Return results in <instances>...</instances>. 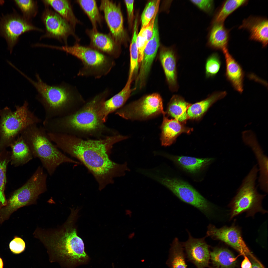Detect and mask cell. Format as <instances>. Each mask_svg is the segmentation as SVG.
<instances>
[{"label": "cell", "mask_w": 268, "mask_h": 268, "mask_svg": "<svg viewBox=\"0 0 268 268\" xmlns=\"http://www.w3.org/2000/svg\"><path fill=\"white\" fill-rule=\"evenodd\" d=\"M257 171L255 166L244 179L231 203V219L245 212L248 216H253L258 212L266 213L261 204L264 196L259 194L255 187Z\"/></svg>", "instance_id": "9c48e42d"}, {"label": "cell", "mask_w": 268, "mask_h": 268, "mask_svg": "<svg viewBox=\"0 0 268 268\" xmlns=\"http://www.w3.org/2000/svg\"><path fill=\"white\" fill-rule=\"evenodd\" d=\"M199 8L208 13L212 12L213 8V1L211 0H191Z\"/></svg>", "instance_id": "ab89813d"}, {"label": "cell", "mask_w": 268, "mask_h": 268, "mask_svg": "<svg viewBox=\"0 0 268 268\" xmlns=\"http://www.w3.org/2000/svg\"><path fill=\"white\" fill-rule=\"evenodd\" d=\"M252 265V268H265L261 263L257 260H255L250 258Z\"/></svg>", "instance_id": "ee69618b"}, {"label": "cell", "mask_w": 268, "mask_h": 268, "mask_svg": "<svg viewBox=\"0 0 268 268\" xmlns=\"http://www.w3.org/2000/svg\"><path fill=\"white\" fill-rule=\"evenodd\" d=\"M14 4L20 10L23 17L26 19L31 21L38 12L37 1L32 0H13Z\"/></svg>", "instance_id": "e575fe53"}, {"label": "cell", "mask_w": 268, "mask_h": 268, "mask_svg": "<svg viewBox=\"0 0 268 268\" xmlns=\"http://www.w3.org/2000/svg\"><path fill=\"white\" fill-rule=\"evenodd\" d=\"M158 12L155 13L149 23L145 27L144 32L148 41L151 38L153 34L154 23Z\"/></svg>", "instance_id": "60d3db41"}, {"label": "cell", "mask_w": 268, "mask_h": 268, "mask_svg": "<svg viewBox=\"0 0 268 268\" xmlns=\"http://www.w3.org/2000/svg\"><path fill=\"white\" fill-rule=\"evenodd\" d=\"M226 63L225 75L234 89L240 93L243 91L244 73L239 64L230 54L227 48L222 50Z\"/></svg>", "instance_id": "ffe728a7"}, {"label": "cell", "mask_w": 268, "mask_h": 268, "mask_svg": "<svg viewBox=\"0 0 268 268\" xmlns=\"http://www.w3.org/2000/svg\"><path fill=\"white\" fill-rule=\"evenodd\" d=\"M9 247L13 253L18 254L24 250L25 243L22 239L16 236L10 242Z\"/></svg>", "instance_id": "f35d334b"}, {"label": "cell", "mask_w": 268, "mask_h": 268, "mask_svg": "<svg viewBox=\"0 0 268 268\" xmlns=\"http://www.w3.org/2000/svg\"><path fill=\"white\" fill-rule=\"evenodd\" d=\"M37 125L29 126L20 135L28 145L33 157L40 160L49 175L52 176L58 167L63 163L80 164L60 151L52 143L44 127Z\"/></svg>", "instance_id": "5b68a950"}, {"label": "cell", "mask_w": 268, "mask_h": 268, "mask_svg": "<svg viewBox=\"0 0 268 268\" xmlns=\"http://www.w3.org/2000/svg\"><path fill=\"white\" fill-rule=\"evenodd\" d=\"M166 263L169 268H187L183 248L177 238L171 245Z\"/></svg>", "instance_id": "f1b7e54d"}, {"label": "cell", "mask_w": 268, "mask_h": 268, "mask_svg": "<svg viewBox=\"0 0 268 268\" xmlns=\"http://www.w3.org/2000/svg\"><path fill=\"white\" fill-rule=\"evenodd\" d=\"M116 114L124 119L145 120L161 114L165 115L162 100L157 93L146 96L118 110Z\"/></svg>", "instance_id": "30bf717a"}, {"label": "cell", "mask_w": 268, "mask_h": 268, "mask_svg": "<svg viewBox=\"0 0 268 268\" xmlns=\"http://www.w3.org/2000/svg\"><path fill=\"white\" fill-rule=\"evenodd\" d=\"M227 94L226 91L215 92L205 99L191 104L187 110L189 119H197L200 118L211 106L217 101L224 98Z\"/></svg>", "instance_id": "cb8c5ba5"}, {"label": "cell", "mask_w": 268, "mask_h": 268, "mask_svg": "<svg viewBox=\"0 0 268 268\" xmlns=\"http://www.w3.org/2000/svg\"><path fill=\"white\" fill-rule=\"evenodd\" d=\"M147 176L166 187L181 200L197 208L207 217L212 215L213 205L187 183L164 175L158 167L150 170Z\"/></svg>", "instance_id": "52a82bcc"}, {"label": "cell", "mask_w": 268, "mask_h": 268, "mask_svg": "<svg viewBox=\"0 0 268 268\" xmlns=\"http://www.w3.org/2000/svg\"><path fill=\"white\" fill-rule=\"evenodd\" d=\"M155 155L166 158L178 165L188 172L195 174L202 170L213 161L212 158H198L189 156H176L163 153H155Z\"/></svg>", "instance_id": "d6986e66"}, {"label": "cell", "mask_w": 268, "mask_h": 268, "mask_svg": "<svg viewBox=\"0 0 268 268\" xmlns=\"http://www.w3.org/2000/svg\"><path fill=\"white\" fill-rule=\"evenodd\" d=\"M109 94V90L106 89L80 110L47 121L45 124L46 130L49 132L68 134L75 131L90 133L100 130L103 127V123L99 116V111Z\"/></svg>", "instance_id": "3957f363"}, {"label": "cell", "mask_w": 268, "mask_h": 268, "mask_svg": "<svg viewBox=\"0 0 268 268\" xmlns=\"http://www.w3.org/2000/svg\"><path fill=\"white\" fill-rule=\"evenodd\" d=\"M206 233L207 236L225 242L244 256H248L250 258L257 259L246 245L242 237L240 231L237 227L224 226L217 228L210 224Z\"/></svg>", "instance_id": "4fadbf2b"}, {"label": "cell", "mask_w": 268, "mask_h": 268, "mask_svg": "<svg viewBox=\"0 0 268 268\" xmlns=\"http://www.w3.org/2000/svg\"><path fill=\"white\" fill-rule=\"evenodd\" d=\"M160 59L170 90L173 92L177 91V58L172 49L164 48L160 51Z\"/></svg>", "instance_id": "ac0fdd59"}, {"label": "cell", "mask_w": 268, "mask_h": 268, "mask_svg": "<svg viewBox=\"0 0 268 268\" xmlns=\"http://www.w3.org/2000/svg\"><path fill=\"white\" fill-rule=\"evenodd\" d=\"M268 26L266 18L251 16L243 20L238 28L248 30L250 39L260 42L264 47L268 44Z\"/></svg>", "instance_id": "e0dca14e"}, {"label": "cell", "mask_w": 268, "mask_h": 268, "mask_svg": "<svg viewBox=\"0 0 268 268\" xmlns=\"http://www.w3.org/2000/svg\"><path fill=\"white\" fill-rule=\"evenodd\" d=\"M221 62L220 57L216 53L210 56L206 60L205 65V73L207 78L214 77L220 70Z\"/></svg>", "instance_id": "d590c367"}, {"label": "cell", "mask_w": 268, "mask_h": 268, "mask_svg": "<svg viewBox=\"0 0 268 268\" xmlns=\"http://www.w3.org/2000/svg\"><path fill=\"white\" fill-rule=\"evenodd\" d=\"M210 254L215 268H234L236 266V258L227 249L215 248L210 252Z\"/></svg>", "instance_id": "484cf974"}, {"label": "cell", "mask_w": 268, "mask_h": 268, "mask_svg": "<svg viewBox=\"0 0 268 268\" xmlns=\"http://www.w3.org/2000/svg\"><path fill=\"white\" fill-rule=\"evenodd\" d=\"M78 211L71 209L67 220L58 229L48 230L37 228L34 233V237L58 260L71 268L85 264L89 259L83 242L77 235L75 226Z\"/></svg>", "instance_id": "7a4b0ae2"}, {"label": "cell", "mask_w": 268, "mask_h": 268, "mask_svg": "<svg viewBox=\"0 0 268 268\" xmlns=\"http://www.w3.org/2000/svg\"><path fill=\"white\" fill-rule=\"evenodd\" d=\"M244 259L241 264V268H252L251 262L246 256H244Z\"/></svg>", "instance_id": "7bdbcfd3"}, {"label": "cell", "mask_w": 268, "mask_h": 268, "mask_svg": "<svg viewBox=\"0 0 268 268\" xmlns=\"http://www.w3.org/2000/svg\"><path fill=\"white\" fill-rule=\"evenodd\" d=\"M12 111L6 106L0 110V152L11 143L28 127L37 124L41 120L29 109L26 101L21 106L16 105Z\"/></svg>", "instance_id": "8992f818"}, {"label": "cell", "mask_w": 268, "mask_h": 268, "mask_svg": "<svg viewBox=\"0 0 268 268\" xmlns=\"http://www.w3.org/2000/svg\"><path fill=\"white\" fill-rule=\"evenodd\" d=\"M132 79H128L123 89L111 98L106 100L99 109V116L104 123L108 115L122 106L130 97L132 91L131 85Z\"/></svg>", "instance_id": "7402d4cb"}, {"label": "cell", "mask_w": 268, "mask_h": 268, "mask_svg": "<svg viewBox=\"0 0 268 268\" xmlns=\"http://www.w3.org/2000/svg\"><path fill=\"white\" fill-rule=\"evenodd\" d=\"M160 2V0H152L147 4L141 15V27L147 25L158 11Z\"/></svg>", "instance_id": "8d00e7d4"}, {"label": "cell", "mask_w": 268, "mask_h": 268, "mask_svg": "<svg viewBox=\"0 0 268 268\" xmlns=\"http://www.w3.org/2000/svg\"><path fill=\"white\" fill-rule=\"evenodd\" d=\"M89 35L95 47L111 56H113L115 54L114 44L110 37L93 30L89 32Z\"/></svg>", "instance_id": "f546056e"}, {"label": "cell", "mask_w": 268, "mask_h": 268, "mask_svg": "<svg viewBox=\"0 0 268 268\" xmlns=\"http://www.w3.org/2000/svg\"></svg>", "instance_id": "c3c4849f"}, {"label": "cell", "mask_w": 268, "mask_h": 268, "mask_svg": "<svg viewBox=\"0 0 268 268\" xmlns=\"http://www.w3.org/2000/svg\"><path fill=\"white\" fill-rule=\"evenodd\" d=\"M11 151L5 149L0 152V205H5L6 203L5 194L6 183V171L10 162Z\"/></svg>", "instance_id": "4dcf8cb0"}, {"label": "cell", "mask_w": 268, "mask_h": 268, "mask_svg": "<svg viewBox=\"0 0 268 268\" xmlns=\"http://www.w3.org/2000/svg\"><path fill=\"white\" fill-rule=\"evenodd\" d=\"M44 4L49 6L65 19L73 28L78 23L70 1L66 0H42Z\"/></svg>", "instance_id": "83f0119b"}, {"label": "cell", "mask_w": 268, "mask_h": 268, "mask_svg": "<svg viewBox=\"0 0 268 268\" xmlns=\"http://www.w3.org/2000/svg\"><path fill=\"white\" fill-rule=\"evenodd\" d=\"M128 13V20L130 22H131L133 18L134 0H124Z\"/></svg>", "instance_id": "b9f144b4"}, {"label": "cell", "mask_w": 268, "mask_h": 268, "mask_svg": "<svg viewBox=\"0 0 268 268\" xmlns=\"http://www.w3.org/2000/svg\"><path fill=\"white\" fill-rule=\"evenodd\" d=\"M113 268H114V267L113 266Z\"/></svg>", "instance_id": "7dc6e473"}, {"label": "cell", "mask_w": 268, "mask_h": 268, "mask_svg": "<svg viewBox=\"0 0 268 268\" xmlns=\"http://www.w3.org/2000/svg\"><path fill=\"white\" fill-rule=\"evenodd\" d=\"M229 39V31L224 23H214L210 31L209 41L214 48L222 50L227 48Z\"/></svg>", "instance_id": "4316f807"}, {"label": "cell", "mask_w": 268, "mask_h": 268, "mask_svg": "<svg viewBox=\"0 0 268 268\" xmlns=\"http://www.w3.org/2000/svg\"><path fill=\"white\" fill-rule=\"evenodd\" d=\"M191 104L181 96L174 95L168 104L166 114L181 123L185 122L189 119L187 110Z\"/></svg>", "instance_id": "d4e9b609"}, {"label": "cell", "mask_w": 268, "mask_h": 268, "mask_svg": "<svg viewBox=\"0 0 268 268\" xmlns=\"http://www.w3.org/2000/svg\"><path fill=\"white\" fill-rule=\"evenodd\" d=\"M3 263L2 259L0 257V268H3Z\"/></svg>", "instance_id": "f6af8a7d"}, {"label": "cell", "mask_w": 268, "mask_h": 268, "mask_svg": "<svg viewBox=\"0 0 268 268\" xmlns=\"http://www.w3.org/2000/svg\"><path fill=\"white\" fill-rule=\"evenodd\" d=\"M4 2V1L3 0H0V4H3Z\"/></svg>", "instance_id": "bcb514c9"}, {"label": "cell", "mask_w": 268, "mask_h": 268, "mask_svg": "<svg viewBox=\"0 0 268 268\" xmlns=\"http://www.w3.org/2000/svg\"><path fill=\"white\" fill-rule=\"evenodd\" d=\"M188 239L181 243L188 260L197 268L210 267L209 246L205 240V237L195 238L188 231Z\"/></svg>", "instance_id": "5bb4252c"}, {"label": "cell", "mask_w": 268, "mask_h": 268, "mask_svg": "<svg viewBox=\"0 0 268 268\" xmlns=\"http://www.w3.org/2000/svg\"><path fill=\"white\" fill-rule=\"evenodd\" d=\"M247 0H229L223 2L216 14L214 23L224 22L226 18L238 8L247 4Z\"/></svg>", "instance_id": "1f68e13d"}, {"label": "cell", "mask_w": 268, "mask_h": 268, "mask_svg": "<svg viewBox=\"0 0 268 268\" xmlns=\"http://www.w3.org/2000/svg\"><path fill=\"white\" fill-rule=\"evenodd\" d=\"M77 1L89 18L93 26V30L97 31V25L100 22V17L96 1L81 0Z\"/></svg>", "instance_id": "d6a6232c"}, {"label": "cell", "mask_w": 268, "mask_h": 268, "mask_svg": "<svg viewBox=\"0 0 268 268\" xmlns=\"http://www.w3.org/2000/svg\"><path fill=\"white\" fill-rule=\"evenodd\" d=\"M159 46V37L157 19L155 18L152 36L148 41L144 52L143 59L135 83L143 86L153 62L156 56Z\"/></svg>", "instance_id": "2e32d148"}, {"label": "cell", "mask_w": 268, "mask_h": 268, "mask_svg": "<svg viewBox=\"0 0 268 268\" xmlns=\"http://www.w3.org/2000/svg\"><path fill=\"white\" fill-rule=\"evenodd\" d=\"M10 162L11 165L17 167L24 165L31 160L33 155L28 144L21 135H19L11 143Z\"/></svg>", "instance_id": "603a6c76"}, {"label": "cell", "mask_w": 268, "mask_h": 268, "mask_svg": "<svg viewBox=\"0 0 268 268\" xmlns=\"http://www.w3.org/2000/svg\"><path fill=\"white\" fill-rule=\"evenodd\" d=\"M32 31H43L16 12L0 17V36L6 40L8 49L10 54L18 43L20 36L25 33Z\"/></svg>", "instance_id": "8fae6325"}, {"label": "cell", "mask_w": 268, "mask_h": 268, "mask_svg": "<svg viewBox=\"0 0 268 268\" xmlns=\"http://www.w3.org/2000/svg\"><path fill=\"white\" fill-rule=\"evenodd\" d=\"M100 8L111 33L115 40L120 41L124 36L123 19L120 8L115 3L109 0H101Z\"/></svg>", "instance_id": "9a60e30c"}, {"label": "cell", "mask_w": 268, "mask_h": 268, "mask_svg": "<svg viewBox=\"0 0 268 268\" xmlns=\"http://www.w3.org/2000/svg\"><path fill=\"white\" fill-rule=\"evenodd\" d=\"M128 137L121 135L99 140H84L71 134L55 133L52 141L59 148L82 164L93 175L100 190L113 184L115 178L123 176L130 171L127 163L120 164L110 158L113 145Z\"/></svg>", "instance_id": "6da1fadb"}, {"label": "cell", "mask_w": 268, "mask_h": 268, "mask_svg": "<svg viewBox=\"0 0 268 268\" xmlns=\"http://www.w3.org/2000/svg\"><path fill=\"white\" fill-rule=\"evenodd\" d=\"M32 84L38 92L37 99L42 104L45 112L44 121L67 115L68 108L77 98L80 93L75 87L66 84L50 85L44 82L36 74V80H34L23 73L21 74Z\"/></svg>", "instance_id": "277c9868"}, {"label": "cell", "mask_w": 268, "mask_h": 268, "mask_svg": "<svg viewBox=\"0 0 268 268\" xmlns=\"http://www.w3.org/2000/svg\"><path fill=\"white\" fill-rule=\"evenodd\" d=\"M55 48L71 54L81 61L83 66L77 74L80 76L99 78L108 74L114 65L111 57L77 44L72 46H56Z\"/></svg>", "instance_id": "ba28073f"}, {"label": "cell", "mask_w": 268, "mask_h": 268, "mask_svg": "<svg viewBox=\"0 0 268 268\" xmlns=\"http://www.w3.org/2000/svg\"><path fill=\"white\" fill-rule=\"evenodd\" d=\"M137 21L135 22L133 37L130 46V65L128 79H132L134 74L138 68V53L136 43L137 35Z\"/></svg>", "instance_id": "836d02e7"}, {"label": "cell", "mask_w": 268, "mask_h": 268, "mask_svg": "<svg viewBox=\"0 0 268 268\" xmlns=\"http://www.w3.org/2000/svg\"><path fill=\"white\" fill-rule=\"evenodd\" d=\"M44 5L45 8L41 18L45 27V33L40 39L46 38H54L67 45L68 37L74 35L73 28L49 6Z\"/></svg>", "instance_id": "7c38bea8"}, {"label": "cell", "mask_w": 268, "mask_h": 268, "mask_svg": "<svg viewBox=\"0 0 268 268\" xmlns=\"http://www.w3.org/2000/svg\"><path fill=\"white\" fill-rule=\"evenodd\" d=\"M145 27H141L137 35L136 43L138 53V62H141L143 58L144 49L148 42L144 32Z\"/></svg>", "instance_id": "74e56055"}, {"label": "cell", "mask_w": 268, "mask_h": 268, "mask_svg": "<svg viewBox=\"0 0 268 268\" xmlns=\"http://www.w3.org/2000/svg\"><path fill=\"white\" fill-rule=\"evenodd\" d=\"M165 115H163L161 126L160 139L162 145L167 146L172 144L181 134L189 133L192 131V129L185 126L182 123L175 119H168Z\"/></svg>", "instance_id": "44dd1931"}]
</instances>
